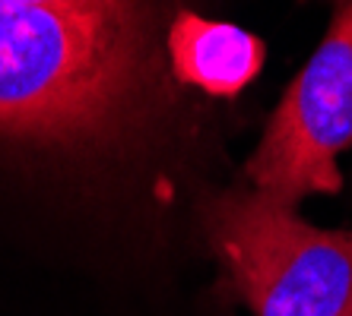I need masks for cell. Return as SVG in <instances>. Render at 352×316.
Listing matches in <instances>:
<instances>
[{
  "instance_id": "obj_1",
  "label": "cell",
  "mask_w": 352,
  "mask_h": 316,
  "mask_svg": "<svg viewBox=\"0 0 352 316\" xmlns=\"http://www.w3.org/2000/svg\"><path fill=\"white\" fill-rule=\"evenodd\" d=\"M149 19L0 3V139L96 149L133 123L156 76Z\"/></svg>"
},
{
  "instance_id": "obj_2",
  "label": "cell",
  "mask_w": 352,
  "mask_h": 316,
  "mask_svg": "<svg viewBox=\"0 0 352 316\" xmlns=\"http://www.w3.org/2000/svg\"><path fill=\"white\" fill-rule=\"evenodd\" d=\"M222 284L254 316H352V234L324 231L261 190L204 203Z\"/></svg>"
},
{
  "instance_id": "obj_3",
  "label": "cell",
  "mask_w": 352,
  "mask_h": 316,
  "mask_svg": "<svg viewBox=\"0 0 352 316\" xmlns=\"http://www.w3.org/2000/svg\"><path fill=\"white\" fill-rule=\"evenodd\" d=\"M352 146V0H340L324 41L273 111L248 180L286 206L336 193L340 152Z\"/></svg>"
},
{
  "instance_id": "obj_4",
  "label": "cell",
  "mask_w": 352,
  "mask_h": 316,
  "mask_svg": "<svg viewBox=\"0 0 352 316\" xmlns=\"http://www.w3.org/2000/svg\"><path fill=\"white\" fill-rule=\"evenodd\" d=\"M168 60L181 82L206 95L232 98L257 80L267 48L241 25L184 10L168 29Z\"/></svg>"
},
{
  "instance_id": "obj_5",
  "label": "cell",
  "mask_w": 352,
  "mask_h": 316,
  "mask_svg": "<svg viewBox=\"0 0 352 316\" xmlns=\"http://www.w3.org/2000/svg\"><path fill=\"white\" fill-rule=\"evenodd\" d=\"M0 3H41V7H67V10H86V13H108V16L149 19L146 0H0Z\"/></svg>"
}]
</instances>
